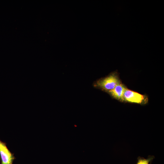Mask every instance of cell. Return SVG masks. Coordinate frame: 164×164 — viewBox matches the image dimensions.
I'll return each instance as SVG.
<instances>
[{"instance_id":"1","label":"cell","mask_w":164,"mask_h":164,"mask_svg":"<svg viewBox=\"0 0 164 164\" xmlns=\"http://www.w3.org/2000/svg\"><path fill=\"white\" fill-rule=\"evenodd\" d=\"M120 83L117 76L113 74L97 81L96 85L101 88L109 91L113 89Z\"/></svg>"},{"instance_id":"2","label":"cell","mask_w":164,"mask_h":164,"mask_svg":"<svg viewBox=\"0 0 164 164\" xmlns=\"http://www.w3.org/2000/svg\"><path fill=\"white\" fill-rule=\"evenodd\" d=\"M1 164H12L15 157L7 147L6 144L0 140Z\"/></svg>"},{"instance_id":"3","label":"cell","mask_w":164,"mask_h":164,"mask_svg":"<svg viewBox=\"0 0 164 164\" xmlns=\"http://www.w3.org/2000/svg\"><path fill=\"white\" fill-rule=\"evenodd\" d=\"M124 101L138 104L145 103L146 101L145 96L127 89L124 92Z\"/></svg>"},{"instance_id":"4","label":"cell","mask_w":164,"mask_h":164,"mask_svg":"<svg viewBox=\"0 0 164 164\" xmlns=\"http://www.w3.org/2000/svg\"><path fill=\"white\" fill-rule=\"evenodd\" d=\"M126 89L122 84L120 83L113 89L108 91L114 98L124 101V94Z\"/></svg>"},{"instance_id":"5","label":"cell","mask_w":164,"mask_h":164,"mask_svg":"<svg viewBox=\"0 0 164 164\" xmlns=\"http://www.w3.org/2000/svg\"><path fill=\"white\" fill-rule=\"evenodd\" d=\"M153 159V158L150 157L147 159L139 158L136 164H151V162Z\"/></svg>"}]
</instances>
